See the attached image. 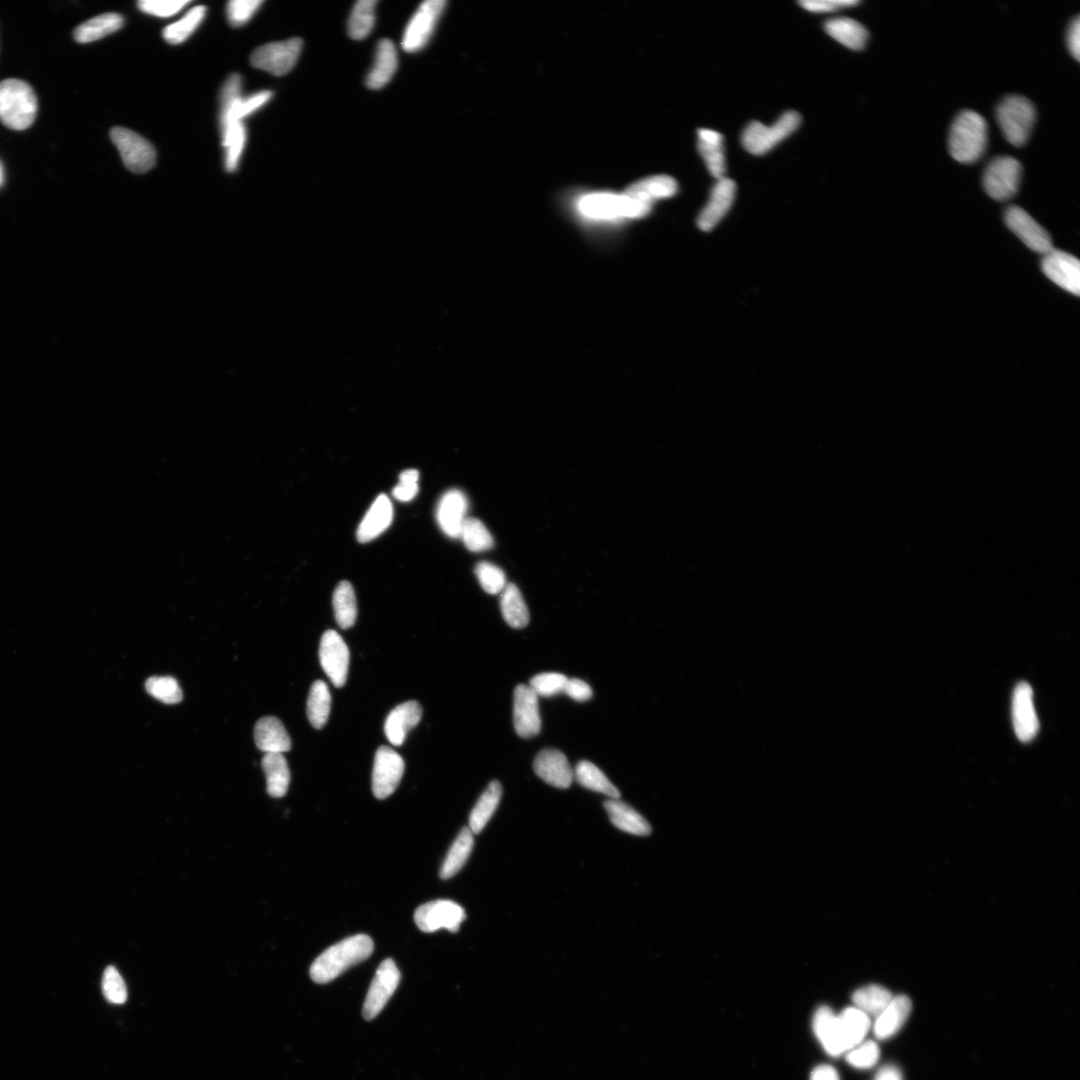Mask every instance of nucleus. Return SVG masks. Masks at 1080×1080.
Returning a JSON list of instances; mask_svg holds the SVG:
<instances>
[{"instance_id":"nucleus-1","label":"nucleus","mask_w":1080,"mask_h":1080,"mask_svg":"<svg viewBox=\"0 0 1080 1080\" xmlns=\"http://www.w3.org/2000/svg\"><path fill=\"white\" fill-rule=\"evenodd\" d=\"M374 949L373 940L365 935L345 938L322 952L312 963L310 978L324 984L338 979L356 964L368 959Z\"/></svg>"},{"instance_id":"nucleus-2","label":"nucleus","mask_w":1080,"mask_h":1080,"mask_svg":"<svg viewBox=\"0 0 1080 1080\" xmlns=\"http://www.w3.org/2000/svg\"><path fill=\"white\" fill-rule=\"evenodd\" d=\"M989 127L982 115L972 110L961 111L954 120L949 149L954 160L970 164L978 162L987 150Z\"/></svg>"},{"instance_id":"nucleus-3","label":"nucleus","mask_w":1080,"mask_h":1080,"mask_svg":"<svg viewBox=\"0 0 1080 1080\" xmlns=\"http://www.w3.org/2000/svg\"><path fill=\"white\" fill-rule=\"evenodd\" d=\"M37 99L28 83L16 79L0 82V121L14 131H25L35 122Z\"/></svg>"},{"instance_id":"nucleus-4","label":"nucleus","mask_w":1080,"mask_h":1080,"mask_svg":"<svg viewBox=\"0 0 1080 1080\" xmlns=\"http://www.w3.org/2000/svg\"><path fill=\"white\" fill-rule=\"evenodd\" d=\"M1036 120L1033 103L1021 96L1005 98L996 109V121L1013 146H1022L1029 141Z\"/></svg>"},{"instance_id":"nucleus-5","label":"nucleus","mask_w":1080,"mask_h":1080,"mask_svg":"<svg viewBox=\"0 0 1080 1080\" xmlns=\"http://www.w3.org/2000/svg\"><path fill=\"white\" fill-rule=\"evenodd\" d=\"M650 203L626 194H593L581 199L580 211L587 217L613 219L645 216L652 209Z\"/></svg>"},{"instance_id":"nucleus-6","label":"nucleus","mask_w":1080,"mask_h":1080,"mask_svg":"<svg viewBox=\"0 0 1080 1080\" xmlns=\"http://www.w3.org/2000/svg\"><path fill=\"white\" fill-rule=\"evenodd\" d=\"M801 122V115L796 111L785 112L771 127L752 121L742 134L744 149L756 155L767 153L798 130Z\"/></svg>"},{"instance_id":"nucleus-7","label":"nucleus","mask_w":1080,"mask_h":1080,"mask_svg":"<svg viewBox=\"0 0 1080 1080\" xmlns=\"http://www.w3.org/2000/svg\"><path fill=\"white\" fill-rule=\"evenodd\" d=\"M1022 174V166L1014 157H996L983 173L984 190L995 201H1009L1019 191Z\"/></svg>"},{"instance_id":"nucleus-8","label":"nucleus","mask_w":1080,"mask_h":1080,"mask_svg":"<svg viewBox=\"0 0 1080 1080\" xmlns=\"http://www.w3.org/2000/svg\"><path fill=\"white\" fill-rule=\"evenodd\" d=\"M110 139L117 146L125 167L131 173L143 174L155 166V149L139 133L117 127L110 131Z\"/></svg>"},{"instance_id":"nucleus-9","label":"nucleus","mask_w":1080,"mask_h":1080,"mask_svg":"<svg viewBox=\"0 0 1080 1080\" xmlns=\"http://www.w3.org/2000/svg\"><path fill=\"white\" fill-rule=\"evenodd\" d=\"M302 47L303 41L300 38H290L262 46L251 55V66L275 77L286 76L296 67Z\"/></svg>"},{"instance_id":"nucleus-10","label":"nucleus","mask_w":1080,"mask_h":1080,"mask_svg":"<svg viewBox=\"0 0 1080 1080\" xmlns=\"http://www.w3.org/2000/svg\"><path fill=\"white\" fill-rule=\"evenodd\" d=\"M446 6L445 0H427L419 5L404 30L402 47L405 52L414 54L426 47Z\"/></svg>"},{"instance_id":"nucleus-11","label":"nucleus","mask_w":1080,"mask_h":1080,"mask_svg":"<svg viewBox=\"0 0 1080 1080\" xmlns=\"http://www.w3.org/2000/svg\"><path fill=\"white\" fill-rule=\"evenodd\" d=\"M466 910L452 900L439 899L419 907L414 921L419 929L426 933L446 928L456 933L466 920Z\"/></svg>"},{"instance_id":"nucleus-12","label":"nucleus","mask_w":1080,"mask_h":1080,"mask_svg":"<svg viewBox=\"0 0 1080 1080\" xmlns=\"http://www.w3.org/2000/svg\"><path fill=\"white\" fill-rule=\"evenodd\" d=\"M401 981V972L392 959L383 960L375 973L363 1004L362 1014L372 1021L391 1000Z\"/></svg>"},{"instance_id":"nucleus-13","label":"nucleus","mask_w":1080,"mask_h":1080,"mask_svg":"<svg viewBox=\"0 0 1080 1080\" xmlns=\"http://www.w3.org/2000/svg\"><path fill=\"white\" fill-rule=\"evenodd\" d=\"M1004 222L1006 226L1035 253L1044 256L1054 249L1050 234L1022 207L1013 205L1006 209Z\"/></svg>"},{"instance_id":"nucleus-14","label":"nucleus","mask_w":1080,"mask_h":1080,"mask_svg":"<svg viewBox=\"0 0 1080 1080\" xmlns=\"http://www.w3.org/2000/svg\"><path fill=\"white\" fill-rule=\"evenodd\" d=\"M320 659L332 685L342 687L348 679L351 654L340 634L334 631L324 633L320 641Z\"/></svg>"},{"instance_id":"nucleus-15","label":"nucleus","mask_w":1080,"mask_h":1080,"mask_svg":"<svg viewBox=\"0 0 1080 1080\" xmlns=\"http://www.w3.org/2000/svg\"><path fill=\"white\" fill-rule=\"evenodd\" d=\"M404 772L403 758L389 747L376 751L372 771V792L376 799L385 800L397 789Z\"/></svg>"},{"instance_id":"nucleus-16","label":"nucleus","mask_w":1080,"mask_h":1080,"mask_svg":"<svg viewBox=\"0 0 1080 1080\" xmlns=\"http://www.w3.org/2000/svg\"><path fill=\"white\" fill-rule=\"evenodd\" d=\"M513 725L522 739L536 737L541 729L539 697L530 686L520 685L515 689Z\"/></svg>"},{"instance_id":"nucleus-17","label":"nucleus","mask_w":1080,"mask_h":1080,"mask_svg":"<svg viewBox=\"0 0 1080 1080\" xmlns=\"http://www.w3.org/2000/svg\"><path fill=\"white\" fill-rule=\"evenodd\" d=\"M1042 268L1043 274L1055 285L1079 297L1080 264L1075 257L1064 251L1053 249L1044 255Z\"/></svg>"},{"instance_id":"nucleus-18","label":"nucleus","mask_w":1080,"mask_h":1080,"mask_svg":"<svg viewBox=\"0 0 1080 1080\" xmlns=\"http://www.w3.org/2000/svg\"><path fill=\"white\" fill-rule=\"evenodd\" d=\"M1012 722L1015 735L1022 742L1032 741L1040 729L1033 705V691L1024 681L1017 685L1013 692Z\"/></svg>"},{"instance_id":"nucleus-19","label":"nucleus","mask_w":1080,"mask_h":1080,"mask_svg":"<svg viewBox=\"0 0 1080 1080\" xmlns=\"http://www.w3.org/2000/svg\"><path fill=\"white\" fill-rule=\"evenodd\" d=\"M533 770L543 781L561 790L569 789L574 780L568 759L554 749L541 750L534 760Z\"/></svg>"},{"instance_id":"nucleus-20","label":"nucleus","mask_w":1080,"mask_h":1080,"mask_svg":"<svg viewBox=\"0 0 1080 1080\" xmlns=\"http://www.w3.org/2000/svg\"><path fill=\"white\" fill-rule=\"evenodd\" d=\"M736 194L737 184L735 182L727 177L718 181L712 188L708 204L702 209L698 216L699 228L704 232H709L715 228L729 213L735 202Z\"/></svg>"},{"instance_id":"nucleus-21","label":"nucleus","mask_w":1080,"mask_h":1080,"mask_svg":"<svg viewBox=\"0 0 1080 1080\" xmlns=\"http://www.w3.org/2000/svg\"><path fill=\"white\" fill-rule=\"evenodd\" d=\"M468 502L467 497L457 489H452L440 499L436 519L440 529L447 537L457 539L467 519Z\"/></svg>"},{"instance_id":"nucleus-22","label":"nucleus","mask_w":1080,"mask_h":1080,"mask_svg":"<svg viewBox=\"0 0 1080 1080\" xmlns=\"http://www.w3.org/2000/svg\"><path fill=\"white\" fill-rule=\"evenodd\" d=\"M423 718V708L417 701H407L396 707L387 717L384 731L387 739L394 747L403 746L407 733L415 728Z\"/></svg>"},{"instance_id":"nucleus-23","label":"nucleus","mask_w":1080,"mask_h":1080,"mask_svg":"<svg viewBox=\"0 0 1080 1080\" xmlns=\"http://www.w3.org/2000/svg\"><path fill=\"white\" fill-rule=\"evenodd\" d=\"M813 1032L826 1054L840 1056L846 1053L843 1034L836 1015L828 1006L823 1005L813 1016Z\"/></svg>"},{"instance_id":"nucleus-24","label":"nucleus","mask_w":1080,"mask_h":1080,"mask_svg":"<svg viewBox=\"0 0 1080 1080\" xmlns=\"http://www.w3.org/2000/svg\"><path fill=\"white\" fill-rule=\"evenodd\" d=\"M393 519V508L392 501L387 496L381 495L372 503V508L362 519L358 533H356L358 540L362 543H366L379 538L382 533L390 528Z\"/></svg>"},{"instance_id":"nucleus-25","label":"nucleus","mask_w":1080,"mask_h":1080,"mask_svg":"<svg viewBox=\"0 0 1080 1080\" xmlns=\"http://www.w3.org/2000/svg\"><path fill=\"white\" fill-rule=\"evenodd\" d=\"M911 1010V1001L907 995L894 996L875 1022L874 1033L878 1040H887L897 1034L907 1022Z\"/></svg>"},{"instance_id":"nucleus-26","label":"nucleus","mask_w":1080,"mask_h":1080,"mask_svg":"<svg viewBox=\"0 0 1080 1080\" xmlns=\"http://www.w3.org/2000/svg\"><path fill=\"white\" fill-rule=\"evenodd\" d=\"M255 739L259 750L283 753L291 749V740L283 723L275 717L260 718L256 725Z\"/></svg>"},{"instance_id":"nucleus-27","label":"nucleus","mask_w":1080,"mask_h":1080,"mask_svg":"<svg viewBox=\"0 0 1080 1080\" xmlns=\"http://www.w3.org/2000/svg\"><path fill=\"white\" fill-rule=\"evenodd\" d=\"M398 67L397 51L390 39H382L377 45L374 64L366 78V86L371 89H382L395 75Z\"/></svg>"},{"instance_id":"nucleus-28","label":"nucleus","mask_w":1080,"mask_h":1080,"mask_svg":"<svg viewBox=\"0 0 1080 1080\" xmlns=\"http://www.w3.org/2000/svg\"><path fill=\"white\" fill-rule=\"evenodd\" d=\"M604 809L618 830L638 836L652 834L650 824L632 806L618 800H611L604 802Z\"/></svg>"},{"instance_id":"nucleus-29","label":"nucleus","mask_w":1080,"mask_h":1080,"mask_svg":"<svg viewBox=\"0 0 1080 1080\" xmlns=\"http://www.w3.org/2000/svg\"><path fill=\"white\" fill-rule=\"evenodd\" d=\"M697 146L710 174L718 181L725 178L726 156L723 151V136L715 131L699 130Z\"/></svg>"},{"instance_id":"nucleus-30","label":"nucleus","mask_w":1080,"mask_h":1080,"mask_svg":"<svg viewBox=\"0 0 1080 1080\" xmlns=\"http://www.w3.org/2000/svg\"><path fill=\"white\" fill-rule=\"evenodd\" d=\"M261 764L267 777V793L271 798H283L290 783V771L286 758L282 753H266Z\"/></svg>"},{"instance_id":"nucleus-31","label":"nucleus","mask_w":1080,"mask_h":1080,"mask_svg":"<svg viewBox=\"0 0 1080 1080\" xmlns=\"http://www.w3.org/2000/svg\"><path fill=\"white\" fill-rule=\"evenodd\" d=\"M824 27L827 35L849 49L862 50L868 40L867 29L852 18L831 19Z\"/></svg>"},{"instance_id":"nucleus-32","label":"nucleus","mask_w":1080,"mask_h":1080,"mask_svg":"<svg viewBox=\"0 0 1080 1080\" xmlns=\"http://www.w3.org/2000/svg\"><path fill=\"white\" fill-rule=\"evenodd\" d=\"M123 25L122 16L113 13L103 14L79 26L73 37L79 44H89L117 33Z\"/></svg>"},{"instance_id":"nucleus-33","label":"nucleus","mask_w":1080,"mask_h":1080,"mask_svg":"<svg viewBox=\"0 0 1080 1080\" xmlns=\"http://www.w3.org/2000/svg\"><path fill=\"white\" fill-rule=\"evenodd\" d=\"M676 192L677 183L673 177L656 175L629 186L624 194L653 204L655 199L674 196Z\"/></svg>"},{"instance_id":"nucleus-34","label":"nucleus","mask_w":1080,"mask_h":1080,"mask_svg":"<svg viewBox=\"0 0 1080 1080\" xmlns=\"http://www.w3.org/2000/svg\"><path fill=\"white\" fill-rule=\"evenodd\" d=\"M838 1021L846 1052L861 1044L872 1026L868 1015L855 1006L845 1009L838 1015Z\"/></svg>"},{"instance_id":"nucleus-35","label":"nucleus","mask_w":1080,"mask_h":1080,"mask_svg":"<svg viewBox=\"0 0 1080 1080\" xmlns=\"http://www.w3.org/2000/svg\"><path fill=\"white\" fill-rule=\"evenodd\" d=\"M502 795V786L499 781H491L488 789L480 796L469 817V830L473 834L484 831L491 816L496 813Z\"/></svg>"},{"instance_id":"nucleus-36","label":"nucleus","mask_w":1080,"mask_h":1080,"mask_svg":"<svg viewBox=\"0 0 1080 1080\" xmlns=\"http://www.w3.org/2000/svg\"><path fill=\"white\" fill-rule=\"evenodd\" d=\"M474 844V834L468 827H464L449 849L442 869H440V877L446 880L457 875L467 864L471 852H473Z\"/></svg>"},{"instance_id":"nucleus-37","label":"nucleus","mask_w":1080,"mask_h":1080,"mask_svg":"<svg viewBox=\"0 0 1080 1080\" xmlns=\"http://www.w3.org/2000/svg\"><path fill=\"white\" fill-rule=\"evenodd\" d=\"M500 610L503 618L512 628L521 629L530 624L529 608L516 584H508L501 592Z\"/></svg>"},{"instance_id":"nucleus-38","label":"nucleus","mask_w":1080,"mask_h":1080,"mask_svg":"<svg viewBox=\"0 0 1080 1080\" xmlns=\"http://www.w3.org/2000/svg\"><path fill=\"white\" fill-rule=\"evenodd\" d=\"M574 779L583 788L610 796L612 800H620L621 792L606 775L593 763L582 760L573 771Z\"/></svg>"},{"instance_id":"nucleus-39","label":"nucleus","mask_w":1080,"mask_h":1080,"mask_svg":"<svg viewBox=\"0 0 1080 1080\" xmlns=\"http://www.w3.org/2000/svg\"><path fill=\"white\" fill-rule=\"evenodd\" d=\"M331 707L330 691L322 680H317L310 688L308 699V717L310 725L321 729L330 718Z\"/></svg>"},{"instance_id":"nucleus-40","label":"nucleus","mask_w":1080,"mask_h":1080,"mask_svg":"<svg viewBox=\"0 0 1080 1080\" xmlns=\"http://www.w3.org/2000/svg\"><path fill=\"white\" fill-rule=\"evenodd\" d=\"M333 610L335 620L342 629L352 627L358 617V603L352 585L349 582H341L333 593Z\"/></svg>"},{"instance_id":"nucleus-41","label":"nucleus","mask_w":1080,"mask_h":1080,"mask_svg":"<svg viewBox=\"0 0 1080 1080\" xmlns=\"http://www.w3.org/2000/svg\"><path fill=\"white\" fill-rule=\"evenodd\" d=\"M206 15L205 6H196L188 12L178 22L166 26L163 36L167 44L177 46L190 38L194 31L202 25Z\"/></svg>"},{"instance_id":"nucleus-42","label":"nucleus","mask_w":1080,"mask_h":1080,"mask_svg":"<svg viewBox=\"0 0 1080 1080\" xmlns=\"http://www.w3.org/2000/svg\"><path fill=\"white\" fill-rule=\"evenodd\" d=\"M893 998L894 995L887 989L876 984L866 985V987L855 991L853 994V1001L855 1008L867 1015H878L886 1008Z\"/></svg>"},{"instance_id":"nucleus-43","label":"nucleus","mask_w":1080,"mask_h":1080,"mask_svg":"<svg viewBox=\"0 0 1080 1080\" xmlns=\"http://www.w3.org/2000/svg\"><path fill=\"white\" fill-rule=\"evenodd\" d=\"M375 0H360L352 8L349 19V35L354 40L368 37L375 25Z\"/></svg>"},{"instance_id":"nucleus-44","label":"nucleus","mask_w":1080,"mask_h":1080,"mask_svg":"<svg viewBox=\"0 0 1080 1080\" xmlns=\"http://www.w3.org/2000/svg\"><path fill=\"white\" fill-rule=\"evenodd\" d=\"M459 538L468 550L481 552L494 548L495 540L484 523L477 519H467Z\"/></svg>"},{"instance_id":"nucleus-45","label":"nucleus","mask_w":1080,"mask_h":1080,"mask_svg":"<svg viewBox=\"0 0 1080 1080\" xmlns=\"http://www.w3.org/2000/svg\"><path fill=\"white\" fill-rule=\"evenodd\" d=\"M223 140L226 150L225 170L230 173H236L246 142V131L243 121L234 123L233 127L223 135Z\"/></svg>"},{"instance_id":"nucleus-46","label":"nucleus","mask_w":1080,"mask_h":1080,"mask_svg":"<svg viewBox=\"0 0 1080 1080\" xmlns=\"http://www.w3.org/2000/svg\"><path fill=\"white\" fill-rule=\"evenodd\" d=\"M145 689L149 694L165 705H176L183 698L177 680L172 676H152L146 680Z\"/></svg>"},{"instance_id":"nucleus-47","label":"nucleus","mask_w":1080,"mask_h":1080,"mask_svg":"<svg viewBox=\"0 0 1080 1080\" xmlns=\"http://www.w3.org/2000/svg\"><path fill=\"white\" fill-rule=\"evenodd\" d=\"M241 85L243 79L234 73L230 76L220 93V130L224 131L228 124L230 114H232L236 104L241 99Z\"/></svg>"},{"instance_id":"nucleus-48","label":"nucleus","mask_w":1080,"mask_h":1080,"mask_svg":"<svg viewBox=\"0 0 1080 1080\" xmlns=\"http://www.w3.org/2000/svg\"><path fill=\"white\" fill-rule=\"evenodd\" d=\"M272 97H274V92L264 90L255 93L246 99L241 98L236 104L232 114H230L227 127L222 134L225 135L233 127L234 123L243 121L247 115L266 106Z\"/></svg>"},{"instance_id":"nucleus-49","label":"nucleus","mask_w":1080,"mask_h":1080,"mask_svg":"<svg viewBox=\"0 0 1080 1080\" xmlns=\"http://www.w3.org/2000/svg\"><path fill=\"white\" fill-rule=\"evenodd\" d=\"M476 574L478 582L488 594H498L507 587L505 572L498 566L489 562H480L477 565Z\"/></svg>"},{"instance_id":"nucleus-50","label":"nucleus","mask_w":1080,"mask_h":1080,"mask_svg":"<svg viewBox=\"0 0 1080 1080\" xmlns=\"http://www.w3.org/2000/svg\"><path fill=\"white\" fill-rule=\"evenodd\" d=\"M102 991L106 999L112 1004H123L128 1000L127 985L113 967H109L103 973Z\"/></svg>"},{"instance_id":"nucleus-51","label":"nucleus","mask_w":1080,"mask_h":1080,"mask_svg":"<svg viewBox=\"0 0 1080 1080\" xmlns=\"http://www.w3.org/2000/svg\"><path fill=\"white\" fill-rule=\"evenodd\" d=\"M262 4L264 3L261 0H233V2H229L226 7L229 25L233 27L246 25Z\"/></svg>"},{"instance_id":"nucleus-52","label":"nucleus","mask_w":1080,"mask_h":1080,"mask_svg":"<svg viewBox=\"0 0 1080 1080\" xmlns=\"http://www.w3.org/2000/svg\"><path fill=\"white\" fill-rule=\"evenodd\" d=\"M568 677L557 673L541 674L530 680V687L538 697H550L563 692Z\"/></svg>"},{"instance_id":"nucleus-53","label":"nucleus","mask_w":1080,"mask_h":1080,"mask_svg":"<svg viewBox=\"0 0 1080 1080\" xmlns=\"http://www.w3.org/2000/svg\"><path fill=\"white\" fill-rule=\"evenodd\" d=\"M879 1047L875 1042L858 1044L846 1055V1061L857 1069L874 1067L879 1059Z\"/></svg>"},{"instance_id":"nucleus-54","label":"nucleus","mask_w":1080,"mask_h":1080,"mask_svg":"<svg viewBox=\"0 0 1080 1080\" xmlns=\"http://www.w3.org/2000/svg\"><path fill=\"white\" fill-rule=\"evenodd\" d=\"M188 5V0H142L138 4L142 13L157 17H171Z\"/></svg>"},{"instance_id":"nucleus-55","label":"nucleus","mask_w":1080,"mask_h":1080,"mask_svg":"<svg viewBox=\"0 0 1080 1080\" xmlns=\"http://www.w3.org/2000/svg\"><path fill=\"white\" fill-rule=\"evenodd\" d=\"M419 473L416 469H407L400 476V484L393 491L395 499L407 502L413 500L418 494L417 481Z\"/></svg>"},{"instance_id":"nucleus-56","label":"nucleus","mask_w":1080,"mask_h":1080,"mask_svg":"<svg viewBox=\"0 0 1080 1080\" xmlns=\"http://www.w3.org/2000/svg\"><path fill=\"white\" fill-rule=\"evenodd\" d=\"M858 4L857 0H803V2H800L804 9L815 14L834 13Z\"/></svg>"},{"instance_id":"nucleus-57","label":"nucleus","mask_w":1080,"mask_h":1080,"mask_svg":"<svg viewBox=\"0 0 1080 1080\" xmlns=\"http://www.w3.org/2000/svg\"><path fill=\"white\" fill-rule=\"evenodd\" d=\"M563 694L575 701L584 702L592 697V689L585 681L579 678H571L566 681Z\"/></svg>"},{"instance_id":"nucleus-58","label":"nucleus","mask_w":1080,"mask_h":1080,"mask_svg":"<svg viewBox=\"0 0 1080 1080\" xmlns=\"http://www.w3.org/2000/svg\"><path fill=\"white\" fill-rule=\"evenodd\" d=\"M1067 46L1072 56L1079 61L1080 57V19L1076 16L1068 28Z\"/></svg>"},{"instance_id":"nucleus-59","label":"nucleus","mask_w":1080,"mask_h":1080,"mask_svg":"<svg viewBox=\"0 0 1080 1080\" xmlns=\"http://www.w3.org/2000/svg\"><path fill=\"white\" fill-rule=\"evenodd\" d=\"M810 1080H841V1078L834 1067L822 1064L813 1069Z\"/></svg>"},{"instance_id":"nucleus-60","label":"nucleus","mask_w":1080,"mask_h":1080,"mask_svg":"<svg viewBox=\"0 0 1080 1080\" xmlns=\"http://www.w3.org/2000/svg\"><path fill=\"white\" fill-rule=\"evenodd\" d=\"M876 1080H903L898 1069L895 1066H886L878 1073Z\"/></svg>"},{"instance_id":"nucleus-61","label":"nucleus","mask_w":1080,"mask_h":1080,"mask_svg":"<svg viewBox=\"0 0 1080 1080\" xmlns=\"http://www.w3.org/2000/svg\"><path fill=\"white\" fill-rule=\"evenodd\" d=\"M2 182H3V170H2V167H0V184H2Z\"/></svg>"}]
</instances>
